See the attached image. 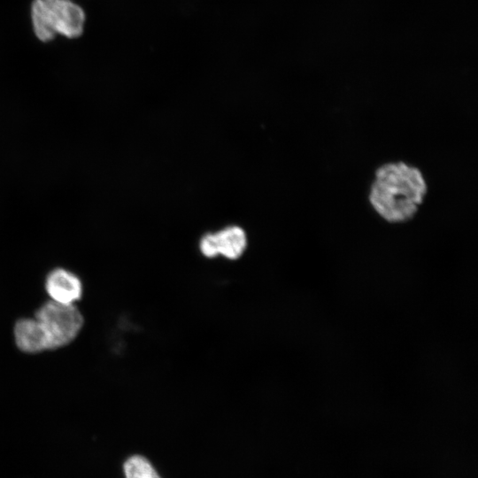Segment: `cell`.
I'll use <instances>...</instances> for the list:
<instances>
[{
  "label": "cell",
  "instance_id": "obj_6",
  "mask_svg": "<svg viewBox=\"0 0 478 478\" xmlns=\"http://www.w3.org/2000/svg\"><path fill=\"white\" fill-rule=\"evenodd\" d=\"M213 238L217 254L230 260L239 258L247 246L246 234L237 226L227 227L213 233Z\"/></svg>",
  "mask_w": 478,
  "mask_h": 478
},
{
  "label": "cell",
  "instance_id": "obj_3",
  "mask_svg": "<svg viewBox=\"0 0 478 478\" xmlns=\"http://www.w3.org/2000/svg\"><path fill=\"white\" fill-rule=\"evenodd\" d=\"M35 317L42 326L50 343V350L64 347L81 332L84 319L75 305L49 300L35 312Z\"/></svg>",
  "mask_w": 478,
  "mask_h": 478
},
{
  "label": "cell",
  "instance_id": "obj_1",
  "mask_svg": "<svg viewBox=\"0 0 478 478\" xmlns=\"http://www.w3.org/2000/svg\"><path fill=\"white\" fill-rule=\"evenodd\" d=\"M428 190L420 168L400 160L390 161L375 169L367 199L379 218L389 224H402L414 218Z\"/></svg>",
  "mask_w": 478,
  "mask_h": 478
},
{
  "label": "cell",
  "instance_id": "obj_2",
  "mask_svg": "<svg viewBox=\"0 0 478 478\" xmlns=\"http://www.w3.org/2000/svg\"><path fill=\"white\" fill-rule=\"evenodd\" d=\"M31 18L34 32L42 42L50 41L57 35L79 37L85 24L83 9L71 0H34Z\"/></svg>",
  "mask_w": 478,
  "mask_h": 478
},
{
  "label": "cell",
  "instance_id": "obj_5",
  "mask_svg": "<svg viewBox=\"0 0 478 478\" xmlns=\"http://www.w3.org/2000/svg\"><path fill=\"white\" fill-rule=\"evenodd\" d=\"M13 336L18 349L25 353L35 354L50 350L47 335L35 317L18 320L13 328Z\"/></svg>",
  "mask_w": 478,
  "mask_h": 478
},
{
  "label": "cell",
  "instance_id": "obj_4",
  "mask_svg": "<svg viewBox=\"0 0 478 478\" xmlns=\"http://www.w3.org/2000/svg\"><path fill=\"white\" fill-rule=\"evenodd\" d=\"M45 290L57 303L75 305L82 297L83 287L81 279L65 268H55L46 276Z\"/></svg>",
  "mask_w": 478,
  "mask_h": 478
},
{
  "label": "cell",
  "instance_id": "obj_8",
  "mask_svg": "<svg viewBox=\"0 0 478 478\" xmlns=\"http://www.w3.org/2000/svg\"><path fill=\"white\" fill-rule=\"evenodd\" d=\"M199 249L201 253L206 258H212L218 256L213 233L206 234L202 237L199 243Z\"/></svg>",
  "mask_w": 478,
  "mask_h": 478
},
{
  "label": "cell",
  "instance_id": "obj_7",
  "mask_svg": "<svg viewBox=\"0 0 478 478\" xmlns=\"http://www.w3.org/2000/svg\"><path fill=\"white\" fill-rule=\"evenodd\" d=\"M122 469L124 478H162L150 461L140 454L127 458Z\"/></svg>",
  "mask_w": 478,
  "mask_h": 478
}]
</instances>
